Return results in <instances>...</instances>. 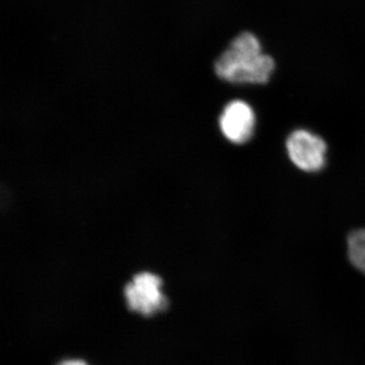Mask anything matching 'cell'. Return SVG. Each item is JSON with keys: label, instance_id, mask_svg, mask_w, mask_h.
<instances>
[{"label": "cell", "instance_id": "obj_1", "mask_svg": "<svg viewBox=\"0 0 365 365\" xmlns=\"http://www.w3.org/2000/svg\"><path fill=\"white\" fill-rule=\"evenodd\" d=\"M275 63L262 50L260 41L252 33H242L215 62L218 78L235 85H264L273 74Z\"/></svg>", "mask_w": 365, "mask_h": 365}, {"label": "cell", "instance_id": "obj_2", "mask_svg": "<svg viewBox=\"0 0 365 365\" xmlns=\"http://www.w3.org/2000/svg\"><path fill=\"white\" fill-rule=\"evenodd\" d=\"M162 287L163 281L158 275L150 272L137 274L125 287L127 306L145 317L165 311L169 302L163 294Z\"/></svg>", "mask_w": 365, "mask_h": 365}, {"label": "cell", "instance_id": "obj_3", "mask_svg": "<svg viewBox=\"0 0 365 365\" xmlns=\"http://www.w3.org/2000/svg\"><path fill=\"white\" fill-rule=\"evenodd\" d=\"M287 150L290 160L304 172H319L326 163L327 144L321 137L297 129L288 136Z\"/></svg>", "mask_w": 365, "mask_h": 365}, {"label": "cell", "instance_id": "obj_4", "mask_svg": "<svg viewBox=\"0 0 365 365\" xmlns=\"http://www.w3.org/2000/svg\"><path fill=\"white\" fill-rule=\"evenodd\" d=\"M256 117L251 106L244 101H232L225 106L220 118L223 135L230 143L244 144L254 135Z\"/></svg>", "mask_w": 365, "mask_h": 365}, {"label": "cell", "instance_id": "obj_5", "mask_svg": "<svg viewBox=\"0 0 365 365\" xmlns=\"http://www.w3.org/2000/svg\"><path fill=\"white\" fill-rule=\"evenodd\" d=\"M348 256L352 265L365 274V230H354L348 237Z\"/></svg>", "mask_w": 365, "mask_h": 365}, {"label": "cell", "instance_id": "obj_6", "mask_svg": "<svg viewBox=\"0 0 365 365\" xmlns=\"http://www.w3.org/2000/svg\"><path fill=\"white\" fill-rule=\"evenodd\" d=\"M58 365H88V364H86L85 361H83V360L69 359V360H64V361H62L61 364H59Z\"/></svg>", "mask_w": 365, "mask_h": 365}]
</instances>
